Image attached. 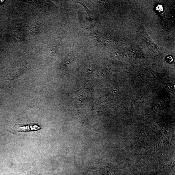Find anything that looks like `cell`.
<instances>
[{"mask_svg":"<svg viewBox=\"0 0 175 175\" xmlns=\"http://www.w3.org/2000/svg\"><path fill=\"white\" fill-rule=\"evenodd\" d=\"M173 59L172 57H168L167 58V61L168 62H171L173 61Z\"/></svg>","mask_w":175,"mask_h":175,"instance_id":"cell-2","label":"cell"},{"mask_svg":"<svg viewBox=\"0 0 175 175\" xmlns=\"http://www.w3.org/2000/svg\"><path fill=\"white\" fill-rule=\"evenodd\" d=\"M80 3V4H81L82 5H83V6H84V7L85 8V9H86V11H87V12H88V15L89 14V12H90V10H89L88 9H87V8L86 7V6H85V4H84V3H82V2L79 3Z\"/></svg>","mask_w":175,"mask_h":175,"instance_id":"cell-3","label":"cell"},{"mask_svg":"<svg viewBox=\"0 0 175 175\" xmlns=\"http://www.w3.org/2000/svg\"><path fill=\"white\" fill-rule=\"evenodd\" d=\"M40 128L41 127L37 125L27 126L20 127L18 131L19 132H23V131H36Z\"/></svg>","mask_w":175,"mask_h":175,"instance_id":"cell-1","label":"cell"},{"mask_svg":"<svg viewBox=\"0 0 175 175\" xmlns=\"http://www.w3.org/2000/svg\"><path fill=\"white\" fill-rule=\"evenodd\" d=\"M162 9H163V8H162V6L161 5H159L157 8V9L158 10H160L161 11V9L162 10H163Z\"/></svg>","mask_w":175,"mask_h":175,"instance_id":"cell-4","label":"cell"}]
</instances>
